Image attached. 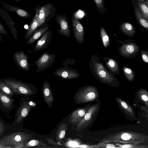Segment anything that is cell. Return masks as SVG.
<instances>
[{"label":"cell","instance_id":"obj_3","mask_svg":"<svg viewBox=\"0 0 148 148\" xmlns=\"http://www.w3.org/2000/svg\"><path fill=\"white\" fill-rule=\"evenodd\" d=\"M99 92L95 86L87 85L82 87L75 92L73 100L77 105L96 102L100 97Z\"/></svg>","mask_w":148,"mask_h":148},{"label":"cell","instance_id":"obj_28","mask_svg":"<svg viewBox=\"0 0 148 148\" xmlns=\"http://www.w3.org/2000/svg\"><path fill=\"white\" fill-rule=\"evenodd\" d=\"M67 127V124L62 123L59 126L57 131L56 136V140L59 142L64 139Z\"/></svg>","mask_w":148,"mask_h":148},{"label":"cell","instance_id":"obj_19","mask_svg":"<svg viewBox=\"0 0 148 148\" xmlns=\"http://www.w3.org/2000/svg\"><path fill=\"white\" fill-rule=\"evenodd\" d=\"M52 34L51 30H48L42 35L38 41L34 48L36 51H40L47 47L51 41Z\"/></svg>","mask_w":148,"mask_h":148},{"label":"cell","instance_id":"obj_25","mask_svg":"<svg viewBox=\"0 0 148 148\" xmlns=\"http://www.w3.org/2000/svg\"><path fill=\"white\" fill-rule=\"evenodd\" d=\"M119 29L126 35L131 37H133L136 33L135 28L132 24L130 23L124 22L119 26Z\"/></svg>","mask_w":148,"mask_h":148},{"label":"cell","instance_id":"obj_1","mask_svg":"<svg viewBox=\"0 0 148 148\" xmlns=\"http://www.w3.org/2000/svg\"><path fill=\"white\" fill-rule=\"evenodd\" d=\"M89 67L95 77L101 83L112 87H119L118 79L111 71L107 70L97 54L91 56Z\"/></svg>","mask_w":148,"mask_h":148},{"label":"cell","instance_id":"obj_6","mask_svg":"<svg viewBox=\"0 0 148 148\" xmlns=\"http://www.w3.org/2000/svg\"><path fill=\"white\" fill-rule=\"evenodd\" d=\"M117 41L120 44L118 48V53L125 58L134 57L140 51V47L135 40L129 38L125 41L117 40Z\"/></svg>","mask_w":148,"mask_h":148},{"label":"cell","instance_id":"obj_24","mask_svg":"<svg viewBox=\"0 0 148 148\" xmlns=\"http://www.w3.org/2000/svg\"><path fill=\"white\" fill-rule=\"evenodd\" d=\"M31 108V106L26 102H24L21 106L17 113V123L20 122L27 115Z\"/></svg>","mask_w":148,"mask_h":148},{"label":"cell","instance_id":"obj_20","mask_svg":"<svg viewBox=\"0 0 148 148\" xmlns=\"http://www.w3.org/2000/svg\"><path fill=\"white\" fill-rule=\"evenodd\" d=\"M0 2L5 9L9 12H14L19 16L24 18H30L31 16L29 12L20 7L11 5L3 1Z\"/></svg>","mask_w":148,"mask_h":148},{"label":"cell","instance_id":"obj_21","mask_svg":"<svg viewBox=\"0 0 148 148\" xmlns=\"http://www.w3.org/2000/svg\"><path fill=\"white\" fill-rule=\"evenodd\" d=\"M38 28L32 34L28 39L26 43L29 45H32L37 40L49 29L47 24L42 25Z\"/></svg>","mask_w":148,"mask_h":148},{"label":"cell","instance_id":"obj_40","mask_svg":"<svg viewBox=\"0 0 148 148\" xmlns=\"http://www.w3.org/2000/svg\"><path fill=\"white\" fill-rule=\"evenodd\" d=\"M4 126L0 120V134L2 133L4 130Z\"/></svg>","mask_w":148,"mask_h":148},{"label":"cell","instance_id":"obj_33","mask_svg":"<svg viewBox=\"0 0 148 148\" xmlns=\"http://www.w3.org/2000/svg\"><path fill=\"white\" fill-rule=\"evenodd\" d=\"M116 145L119 148H148L147 145H140L139 144H121L116 143Z\"/></svg>","mask_w":148,"mask_h":148},{"label":"cell","instance_id":"obj_23","mask_svg":"<svg viewBox=\"0 0 148 148\" xmlns=\"http://www.w3.org/2000/svg\"><path fill=\"white\" fill-rule=\"evenodd\" d=\"M103 59L105 61L106 67L110 71L115 75L119 74V65L114 59L106 57H104Z\"/></svg>","mask_w":148,"mask_h":148},{"label":"cell","instance_id":"obj_4","mask_svg":"<svg viewBox=\"0 0 148 148\" xmlns=\"http://www.w3.org/2000/svg\"><path fill=\"white\" fill-rule=\"evenodd\" d=\"M3 79L5 83L16 93L27 96L33 95L38 93L37 89L32 84L9 77Z\"/></svg>","mask_w":148,"mask_h":148},{"label":"cell","instance_id":"obj_44","mask_svg":"<svg viewBox=\"0 0 148 148\" xmlns=\"http://www.w3.org/2000/svg\"></svg>","mask_w":148,"mask_h":148},{"label":"cell","instance_id":"obj_37","mask_svg":"<svg viewBox=\"0 0 148 148\" xmlns=\"http://www.w3.org/2000/svg\"><path fill=\"white\" fill-rule=\"evenodd\" d=\"M141 56L143 61L148 64V51L142 49L141 52Z\"/></svg>","mask_w":148,"mask_h":148},{"label":"cell","instance_id":"obj_10","mask_svg":"<svg viewBox=\"0 0 148 148\" xmlns=\"http://www.w3.org/2000/svg\"><path fill=\"white\" fill-rule=\"evenodd\" d=\"M134 102L137 108L148 115V93L146 90L143 88L138 90L135 94Z\"/></svg>","mask_w":148,"mask_h":148},{"label":"cell","instance_id":"obj_42","mask_svg":"<svg viewBox=\"0 0 148 148\" xmlns=\"http://www.w3.org/2000/svg\"><path fill=\"white\" fill-rule=\"evenodd\" d=\"M16 2H19L21 1V0H12Z\"/></svg>","mask_w":148,"mask_h":148},{"label":"cell","instance_id":"obj_12","mask_svg":"<svg viewBox=\"0 0 148 148\" xmlns=\"http://www.w3.org/2000/svg\"><path fill=\"white\" fill-rule=\"evenodd\" d=\"M72 24L74 36L80 45L84 42L85 29L78 19L73 15L72 16Z\"/></svg>","mask_w":148,"mask_h":148},{"label":"cell","instance_id":"obj_32","mask_svg":"<svg viewBox=\"0 0 148 148\" xmlns=\"http://www.w3.org/2000/svg\"><path fill=\"white\" fill-rule=\"evenodd\" d=\"M0 90L2 92L10 96L13 95V91L5 83L3 79L0 80Z\"/></svg>","mask_w":148,"mask_h":148},{"label":"cell","instance_id":"obj_15","mask_svg":"<svg viewBox=\"0 0 148 148\" xmlns=\"http://www.w3.org/2000/svg\"><path fill=\"white\" fill-rule=\"evenodd\" d=\"M115 100L118 107L127 117L134 120L136 119L133 108L129 103L119 97H116Z\"/></svg>","mask_w":148,"mask_h":148},{"label":"cell","instance_id":"obj_30","mask_svg":"<svg viewBox=\"0 0 148 148\" xmlns=\"http://www.w3.org/2000/svg\"><path fill=\"white\" fill-rule=\"evenodd\" d=\"M123 71L125 76L128 81L132 82L134 80L135 75L133 70L125 66L123 67Z\"/></svg>","mask_w":148,"mask_h":148},{"label":"cell","instance_id":"obj_38","mask_svg":"<svg viewBox=\"0 0 148 148\" xmlns=\"http://www.w3.org/2000/svg\"><path fill=\"white\" fill-rule=\"evenodd\" d=\"M0 32L1 34H2L5 36H6L8 34V33L5 29L1 23L0 21Z\"/></svg>","mask_w":148,"mask_h":148},{"label":"cell","instance_id":"obj_27","mask_svg":"<svg viewBox=\"0 0 148 148\" xmlns=\"http://www.w3.org/2000/svg\"><path fill=\"white\" fill-rule=\"evenodd\" d=\"M39 27V23L37 20L34 17L29 24L28 28L25 35L24 38L28 39L33 33Z\"/></svg>","mask_w":148,"mask_h":148},{"label":"cell","instance_id":"obj_41","mask_svg":"<svg viewBox=\"0 0 148 148\" xmlns=\"http://www.w3.org/2000/svg\"><path fill=\"white\" fill-rule=\"evenodd\" d=\"M1 33L0 32V41H2L3 40V39L2 38V36L1 34Z\"/></svg>","mask_w":148,"mask_h":148},{"label":"cell","instance_id":"obj_5","mask_svg":"<svg viewBox=\"0 0 148 148\" xmlns=\"http://www.w3.org/2000/svg\"><path fill=\"white\" fill-rule=\"evenodd\" d=\"M101 105L100 100L99 99L95 103L91 106L82 119L77 125L75 128L76 131H81L92 125L98 116Z\"/></svg>","mask_w":148,"mask_h":148},{"label":"cell","instance_id":"obj_18","mask_svg":"<svg viewBox=\"0 0 148 148\" xmlns=\"http://www.w3.org/2000/svg\"><path fill=\"white\" fill-rule=\"evenodd\" d=\"M0 16L5 21L10 31L13 38L17 39V34L18 31L14 26L16 23L13 21L8 12L3 9L0 8Z\"/></svg>","mask_w":148,"mask_h":148},{"label":"cell","instance_id":"obj_31","mask_svg":"<svg viewBox=\"0 0 148 148\" xmlns=\"http://www.w3.org/2000/svg\"><path fill=\"white\" fill-rule=\"evenodd\" d=\"M100 34L103 46L107 47L110 46L109 38L104 28L102 26L100 28Z\"/></svg>","mask_w":148,"mask_h":148},{"label":"cell","instance_id":"obj_34","mask_svg":"<svg viewBox=\"0 0 148 148\" xmlns=\"http://www.w3.org/2000/svg\"><path fill=\"white\" fill-rule=\"evenodd\" d=\"M39 146L45 147L47 146V145L46 143L41 140H32L28 142L24 146V147Z\"/></svg>","mask_w":148,"mask_h":148},{"label":"cell","instance_id":"obj_11","mask_svg":"<svg viewBox=\"0 0 148 148\" xmlns=\"http://www.w3.org/2000/svg\"><path fill=\"white\" fill-rule=\"evenodd\" d=\"M54 19L60 27V29L57 31V32L61 35L70 38L71 31L66 16L65 15L57 14Z\"/></svg>","mask_w":148,"mask_h":148},{"label":"cell","instance_id":"obj_9","mask_svg":"<svg viewBox=\"0 0 148 148\" xmlns=\"http://www.w3.org/2000/svg\"><path fill=\"white\" fill-rule=\"evenodd\" d=\"M56 57L55 54H49L48 52H44L35 62L37 66L36 72L44 71L51 67L55 62Z\"/></svg>","mask_w":148,"mask_h":148},{"label":"cell","instance_id":"obj_29","mask_svg":"<svg viewBox=\"0 0 148 148\" xmlns=\"http://www.w3.org/2000/svg\"><path fill=\"white\" fill-rule=\"evenodd\" d=\"M0 102L6 109L9 108L12 103V99L0 90Z\"/></svg>","mask_w":148,"mask_h":148},{"label":"cell","instance_id":"obj_17","mask_svg":"<svg viewBox=\"0 0 148 148\" xmlns=\"http://www.w3.org/2000/svg\"><path fill=\"white\" fill-rule=\"evenodd\" d=\"M42 94L45 103L50 109L52 107L54 99L52 91L51 85L47 80L44 81L42 87Z\"/></svg>","mask_w":148,"mask_h":148},{"label":"cell","instance_id":"obj_8","mask_svg":"<svg viewBox=\"0 0 148 148\" xmlns=\"http://www.w3.org/2000/svg\"><path fill=\"white\" fill-rule=\"evenodd\" d=\"M31 138L30 135L25 132H15L4 136L0 140V143L3 145H12L15 148H23Z\"/></svg>","mask_w":148,"mask_h":148},{"label":"cell","instance_id":"obj_43","mask_svg":"<svg viewBox=\"0 0 148 148\" xmlns=\"http://www.w3.org/2000/svg\"><path fill=\"white\" fill-rule=\"evenodd\" d=\"M145 0L148 1V0Z\"/></svg>","mask_w":148,"mask_h":148},{"label":"cell","instance_id":"obj_2","mask_svg":"<svg viewBox=\"0 0 148 148\" xmlns=\"http://www.w3.org/2000/svg\"><path fill=\"white\" fill-rule=\"evenodd\" d=\"M148 141V136L145 134L131 131H122L108 135L101 140L105 143L121 144H141Z\"/></svg>","mask_w":148,"mask_h":148},{"label":"cell","instance_id":"obj_22","mask_svg":"<svg viewBox=\"0 0 148 148\" xmlns=\"http://www.w3.org/2000/svg\"><path fill=\"white\" fill-rule=\"evenodd\" d=\"M133 6L137 8L144 17L148 20V1L145 0H132Z\"/></svg>","mask_w":148,"mask_h":148},{"label":"cell","instance_id":"obj_35","mask_svg":"<svg viewBox=\"0 0 148 148\" xmlns=\"http://www.w3.org/2000/svg\"><path fill=\"white\" fill-rule=\"evenodd\" d=\"M92 147L98 148H119L116 143H105L101 142L97 145H93Z\"/></svg>","mask_w":148,"mask_h":148},{"label":"cell","instance_id":"obj_36","mask_svg":"<svg viewBox=\"0 0 148 148\" xmlns=\"http://www.w3.org/2000/svg\"><path fill=\"white\" fill-rule=\"evenodd\" d=\"M97 9L101 13L103 14L106 11L104 0H93Z\"/></svg>","mask_w":148,"mask_h":148},{"label":"cell","instance_id":"obj_39","mask_svg":"<svg viewBox=\"0 0 148 148\" xmlns=\"http://www.w3.org/2000/svg\"><path fill=\"white\" fill-rule=\"evenodd\" d=\"M46 140L47 141L48 144L54 145H59L55 142L54 140L51 138H46Z\"/></svg>","mask_w":148,"mask_h":148},{"label":"cell","instance_id":"obj_26","mask_svg":"<svg viewBox=\"0 0 148 148\" xmlns=\"http://www.w3.org/2000/svg\"><path fill=\"white\" fill-rule=\"evenodd\" d=\"M134 13L136 17L137 23L139 25L140 28H145L148 29V20L145 18L138 9L136 7L133 6Z\"/></svg>","mask_w":148,"mask_h":148},{"label":"cell","instance_id":"obj_13","mask_svg":"<svg viewBox=\"0 0 148 148\" xmlns=\"http://www.w3.org/2000/svg\"><path fill=\"white\" fill-rule=\"evenodd\" d=\"M53 73L56 76L68 80L76 79L80 76L77 71L66 66L59 68Z\"/></svg>","mask_w":148,"mask_h":148},{"label":"cell","instance_id":"obj_16","mask_svg":"<svg viewBox=\"0 0 148 148\" xmlns=\"http://www.w3.org/2000/svg\"><path fill=\"white\" fill-rule=\"evenodd\" d=\"M90 103L84 107L77 108L74 110L71 113L69 120L70 123L73 125H77L92 105Z\"/></svg>","mask_w":148,"mask_h":148},{"label":"cell","instance_id":"obj_14","mask_svg":"<svg viewBox=\"0 0 148 148\" xmlns=\"http://www.w3.org/2000/svg\"><path fill=\"white\" fill-rule=\"evenodd\" d=\"M29 56L22 51L15 52L13 55L14 63L21 69L28 71L29 70L30 64L28 62Z\"/></svg>","mask_w":148,"mask_h":148},{"label":"cell","instance_id":"obj_7","mask_svg":"<svg viewBox=\"0 0 148 148\" xmlns=\"http://www.w3.org/2000/svg\"><path fill=\"white\" fill-rule=\"evenodd\" d=\"M56 8L50 3L40 7L37 5L35 9L34 17L38 21L39 27L47 24L56 14Z\"/></svg>","mask_w":148,"mask_h":148}]
</instances>
